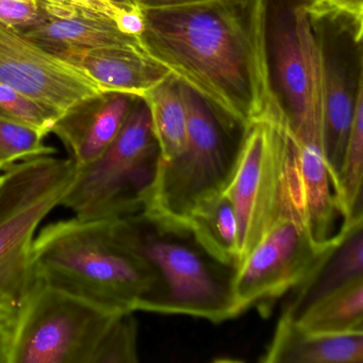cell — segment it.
<instances>
[{"label":"cell","mask_w":363,"mask_h":363,"mask_svg":"<svg viewBox=\"0 0 363 363\" xmlns=\"http://www.w3.org/2000/svg\"><path fill=\"white\" fill-rule=\"evenodd\" d=\"M267 0H208L142 10L143 50L243 129L278 101L272 84Z\"/></svg>","instance_id":"1"},{"label":"cell","mask_w":363,"mask_h":363,"mask_svg":"<svg viewBox=\"0 0 363 363\" xmlns=\"http://www.w3.org/2000/svg\"><path fill=\"white\" fill-rule=\"evenodd\" d=\"M33 284L108 311H142L157 286L150 264L118 235L116 220H58L33 246Z\"/></svg>","instance_id":"2"},{"label":"cell","mask_w":363,"mask_h":363,"mask_svg":"<svg viewBox=\"0 0 363 363\" xmlns=\"http://www.w3.org/2000/svg\"><path fill=\"white\" fill-rule=\"evenodd\" d=\"M123 240L154 269L157 286L142 311L213 323L235 318V267L207 254L184 226L141 211L116 218Z\"/></svg>","instance_id":"3"},{"label":"cell","mask_w":363,"mask_h":363,"mask_svg":"<svg viewBox=\"0 0 363 363\" xmlns=\"http://www.w3.org/2000/svg\"><path fill=\"white\" fill-rule=\"evenodd\" d=\"M73 158L37 157L0 174V330L10 337L33 286V246L44 218L73 186Z\"/></svg>","instance_id":"4"},{"label":"cell","mask_w":363,"mask_h":363,"mask_svg":"<svg viewBox=\"0 0 363 363\" xmlns=\"http://www.w3.org/2000/svg\"><path fill=\"white\" fill-rule=\"evenodd\" d=\"M161 155L150 108L138 97L116 139L94 161L77 165L61 205L80 220H116L145 209L156 184Z\"/></svg>","instance_id":"5"},{"label":"cell","mask_w":363,"mask_h":363,"mask_svg":"<svg viewBox=\"0 0 363 363\" xmlns=\"http://www.w3.org/2000/svg\"><path fill=\"white\" fill-rule=\"evenodd\" d=\"M182 90L188 116L186 145L171 162L160 161L154 191L143 211L184 227L196 203L224 190L245 129L216 112L186 84H182Z\"/></svg>","instance_id":"6"},{"label":"cell","mask_w":363,"mask_h":363,"mask_svg":"<svg viewBox=\"0 0 363 363\" xmlns=\"http://www.w3.org/2000/svg\"><path fill=\"white\" fill-rule=\"evenodd\" d=\"M118 314L35 282L10 333L8 363H92Z\"/></svg>","instance_id":"7"},{"label":"cell","mask_w":363,"mask_h":363,"mask_svg":"<svg viewBox=\"0 0 363 363\" xmlns=\"http://www.w3.org/2000/svg\"><path fill=\"white\" fill-rule=\"evenodd\" d=\"M325 247L314 243L301 189L291 191L257 245L235 267V318L252 307L269 303L290 292Z\"/></svg>","instance_id":"8"},{"label":"cell","mask_w":363,"mask_h":363,"mask_svg":"<svg viewBox=\"0 0 363 363\" xmlns=\"http://www.w3.org/2000/svg\"><path fill=\"white\" fill-rule=\"evenodd\" d=\"M0 82L62 114L101 92L79 67L46 52L21 31L0 23Z\"/></svg>","instance_id":"9"},{"label":"cell","mask_w":363,"mask_h":363,"mask_svg":"<svg viewBox=\"0 0 363 363\" xmlns=\"http://www.w3.org/2000/svg\"><path fill=\"white\" fill-rule=\"evenodd\" d=\"M138 97L122 92L90 95L63 112L52 126L78 167L101 156L124 126Z\"/></svg>","instance_id":"10"},{"label":"cell","mask_w":363,"mask_h":363,"mask_svg":"<svg viewBox=\"0 0 363 363\" xmlns=\"http://www.w3.org/2000/svg\"><path fill=\"white\" fill-rule=\"evenodd\" d=\"M363 278V218L343 223L305 277L290 291L281 316L296 322L325 297Z\"/></svg>","instance_id":"11"},{"label":"cell","mask_w":363,"mask_h":363,"mask_svg":"<svg viewBox=\"0 0 363 363\" xmlns=\"http://www.w3.org/2000/svg\"><path fill=\"white\" fill-rule=\"evenodd\" d=\"M313 28L322 55L324 97L322 150L333 188L343 161L357 93L363 82V69L357 75L350 71L346 59L341 61V57L333 52L314 25Z\"/></svg>","instance_id":"12"},{"label":"cell","mask_w":363,"mask_h":363,"mask_svg":"<svg viewBox=\"0 0 363 363\" xmlns=\"http://www.w3.org/2000/svg\"><path fill=\"white\" fill-rule=\"evenodd\" d=\"M267 37L269 69L274 71L278 89L274 93L296 133L307 114L310 78L297 37L294 8L274 14L271 23L267 18Z\"/></svg>","instance_id":"13"},{"label":"cell","mask_w":363,"mask_h":363,"mask_svg":"<svg viewBox=\"0 0 363 363\" xmlns=\"http://www.w3.org/2000/svg\"><path fill=\"white\" fill-rule=\"evenodd\" d=\"M92 78L101 92H122L143 96L171 75L139 46H107L79 50L63 56Z\"/></svg>","instance_id":"14"},{"label":"cell","mask_w":363,"mask_h":363,"mask_svg":"<svg viewBox=\"0 0 363 363\" xmlns=\"http://www.w3.org/2000/svg\"><path fill=\"white\" fill-rule=\"evenodd\" d=\"M21 33L59 58L71 52L107 46L142 48L140 40L121 31L113 18L84 12L52 16L43 11L37 24Z\"/></svg>","instance_id":"15"},{"label":"cell","mask_w":363,"mask_h":363,"mask_svg":"<svg viewBox=\"0 0 363 363\" xmlns=\"http://www.w3.org/2000/svg\"><path fill=\"white\" fill-rule=\"evenodd\" d=\"M264 363H362L363 331L312 335L280 316Z\"/></svg>","instance_id":"16"},{"label":"cell","mask_w":363,"mask_h":363,"mask_svg":"<svg viewBox=\"0 0 363 363\" xmlns=\"http://www.w3.org/2000/svg\"><path fill=\"white\" fill-rule=\"evenodd\" d=\"M297 164L303 189L308 228L314 243L325 247L333 237V223L337 212L333 184L316 142L297 141Z\"/></svg>","instance_id":"17"},{"label":"cell","mask_w":363,"mask_h":363,"mask_svg":"<svg viewBox=\"0 0 363 363\" xmlns=\"http://www.w3.org/2000/svg\"><path fill=\"white\" fill-rule=\"evenodd\" d=\"M199 246L223 264H239V226L235 208L223 192L206 197L184 220Z\"/></svg>","instance_id":"18"},{"label":"cell","mask_w":363,"mask_h":363,"mask_svg":"<svg viewBox=\"0 0 363 363\" xmlns=\"http://www.w3.org/2000/svg\"><path fill=\"white\" fill-rule=\"evenodd\" d=\"M142 99L150 108L161 162H171L186 145L188 116L182 84L171 74Z\"/></svg>","instance_id":"19"},{"label":"cell","mask_w":363,"mask_h":363,"mask_svg":"<svg viewBox=\"0 0 363 363\" xmlns=\"http://www.w3.org/2000/svg\"><path fill=\"white\" fill-rule=\"evenodd\" d=\"M295 323L312 335L363 331V278L325 297Z\"/></svg>","instance_id":"20"},{"label":"cell","mask_w":363,"mask_h":363,"mask_svg":"<svg viewBox=\"0 0 363 363\" xmlns=\"http://www.w3.org/2000/svg\"><path fill=\"white\" fill-rule=\"evenodd\" d=\"M363 82L357 93L354 118L341 169L333 186L337 212L343 223L363 218Z\"/></svg>","instance_id":"21"},{"label":"cell","mask_w":363,"mask_h":363,"mask_svg":"<svg viewBox=\"0 0 363 363\" xmlns=\"http://www.w3.org/2000/svg\"><path fill=\"white\" fill-rule=\"evenodd\" d=\"M45 137L37 129L0 118V174L22 161L56 154L44 143Z\"/></svg>","instance_id":"22"},{"label":"cell","mask_w":363,"mask_h":363,"mask_svg":"<svg viewBox=\"0 0 363 363\" xmlns=\"http://www.w3.org/2000/svg\"><path fill=\"white\" fill-rule=\"evenodd\" d=\"M61 114L0 82V118L20 123L48 135Z\"/></svg>","instance_id":"23"},{"label":"cell","mask_w":363,"mask_h":363,"mask_svg":"<svg viewBox=\"0 0 363 363\" xmlns=\"http://www.w3.org/2000/svg\"><path fill=\"white\" fill-rule=\"evenodd\" d=\"M138 322L133 311L116 316L101 339L92 363H137Z\"/></svg>","instance_id":"24"},{"label":"cell","mask_w":363,"mask_h":363,"mask_svg":"<svg viewBox=\"0 0 363 363\" xmlns=\"http://www.w3.org/2000/svg\"><path fill=\"white\" fill-rule=\"evenodd\" d=\"M42 10L48 16H60L67 12H84V13L96 14V16L118 18L124 9L123 7L110 0H38Z\"/></svg>","instance_id":"25"},{"label":"cell","mask_w":363,"mask_h":363,"mask_svg":"<svg viewBox=\"0 0 363 363\" xmlns=\"http://www.w3.org/2000/svg\"><path fill=\"white\" fill-rule=\"evenodd\" d=\"M43 16L38 0H0V23L22 31L37 24Z\"/></svg>","instance_id":"26"},{"label":"cell","mask_w":363,"mask_h":363,"mask_svg":"<svg viewBox=\"0 0 363 363\" xmlns=\"http://www.w3.org/2000/svg\"><path fill=\"white\" fill-rule=\"evenodd\" d=\"M116 23L121 31L138 39L145 27L143 11L137 6L123 10L116 18Z\"/></svg>","instance_id":"27"},{"label":"cell","mask_w":363,"mask_h":363,"mask_svg":"<svg viewBox=\"0 0 363 363\" xmlns=\"http://www.w3.org/2000/svg\"><path fill=\"white\" fill-rule=\"evenodd\" d=\"M318 5L362 23L363 0H314Z\"/></svg>","instance_id":"28"},{"label":"cell","mask_w":363,"mask_h":363,"mask_svg":"<svg viewBox=\"0 0 363 363\" xmlns=\"http://www.w3.org/2000/svg\"><path fill=\"white\" fill-rule=\"evenodd\" d=\"M208 0H131L133 5L141 10L163 9L203 3Z\"/></svg>","instance_id":"29"},{"label":"cell","mask_w":363,"mask_h":363,"mask_svg":"<svg viewBox=\"0 0 363 363\" xmlns=\"http://www.w3.org/2000/svg\"><path fill=\"white\" fill-rule=\"evenodd\" d=\"M8 348H9V337L7 333L0 330V363H8Z\"/></svg>","instance_id":"30"},{"label":"cell","mask_w":363,"mask_h":363,"mask_svg":"<svg viewBox=\"0 0 363 363\" xmlns=\"http://www.w3.org/2000/svg\"><path fill=\"white\" fill-rule=\"evenodd\" d=\"M112 3L118 4V5L123 6V7H133V4L131 0H110Z\"/></svg>","instance_id":"31"}]
</instances>
